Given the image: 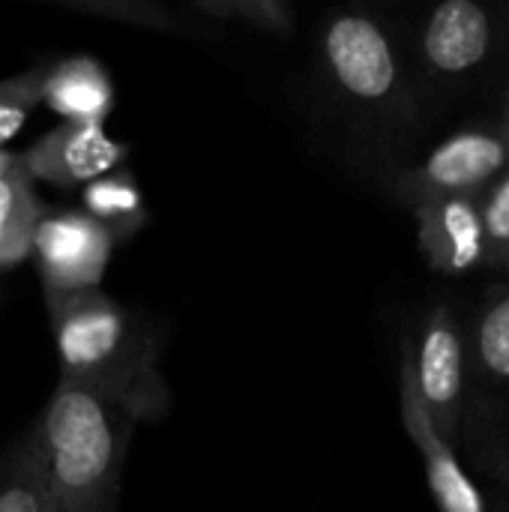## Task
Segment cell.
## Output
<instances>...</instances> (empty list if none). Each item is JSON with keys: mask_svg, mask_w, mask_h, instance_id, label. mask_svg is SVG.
<instances>
[{"mask_svg": "<svg viewBox=\"0 0 509 512\" xmlns=\"http://www.w3.org/2000/svg\"><path fill=\"white\" fill-rule=\"evenodd\" d=\"M171 405L156 366L117 378L57 381L30 435L48 512H114L123 462L141 420Z\"/></svg>", "mask_w": 509, "mask_h": 512, "instance_id": "cell-1", "label": "cell"}, {"mask_svg": "<svg viewBox=\"0 0 509 512\" xmlns=\"http://www.w3.org/2000/svg\"><path fill=\"white\" fill-rule=\"evenodd\" d=\"M60 381H96L156 366L147 336H138L126 312L99 288L45 294Z\"/></svg>", "mask_w": 509, "mask_h": 512, "instance_id": "cell-2", "label": "cell"}, {"mask_svg": "<svg viewBox=\"0 0 509 512\" xmlns=\"http://www.w3.org/2000/svg\"><path fill=\"white\" fill-rule=\"evenodd\" d=\"M117 237L87 213L57 210L39 216L30 255L39 264L45 294H69L99 288Z\"/></svg>", "mask_w": 509, "mask_h": 512, "instance_id": "cell-3", "label": "cell"}, {"mask_svg": "<svg viewBox=\"0 0 509 512\" xmlns=\"http://www.w3.org/2000/svg\"><path fill=\"white\" fill-rule=\"evenodd\" d=\"M21 159L30 180L75 189L117 171L126 159V144L111 138L102 123H60L21 153Z\"/></svg>", "mask_w": 509, "mask_h": 512, "instance_id": "cell-4", "label": "cell"}, {"mask_svg": "<svg viewBox=\"0 0 509 512\" xmlns=\"http://www.w3.org/2000/svg\"><path fill=\"white\" fill-rule=\"evenodd\" d=\"M324 60L336 84L354 99L381 102L396 87L393 48L372 18H333L324 30Z\"/></svg>", "mask_w": 509, "mask_h": 512, "instance_id": "cell-5", "label": "cell"}, {"mask_svg": "<svg viewBox=\"0 0 509 512\" xmlns=\"http://www.w3.org/2000/svg\"><path fill=\"white\" fill-rule=\"evenodd\" d=\"M402 414L408 423V432L414 438V444L423 453L426 462V474H429V489L438 501L441 512H486L483 498L477 492V486L471 483V477L459 468L453 450L441 441L438 429L432 426L423 399L417 393V381H414V363L408 360L402 366Z\"/></svg>", "mask_w": 509, "mask_h": 512, "instance_id": "cell-6", "label": "cell"}, {"mask_svg": "<svg viewBox=\"0 0 509 512\" xmlns=\"http://www.w3.org/2000/svg\"><path fill=\"white\" fill-rule=\"evenodd\" d=\"M420 246L435 270L462 273L483 258V222L474 201L462 195L429 198L420 207Z\"/></svg>", "mask_w": 509, "mask_h": 512, "instance_id": "cell-7", "label": "cell"}, {"mask_svg": "<svg viewBox=\"0 0 509 512\" xmlns=\"http://www.w3.org/2000/svg\"><path fill=\"white\" fill-rule=\"evenodd\" d=\"M507 162V147L501 138L483 132H465L447 138L420 168L417 180L429 198H447L468 189H477L495 177Z\"/></svg>", "mask_w": 509, "mask_h": 512, "instance_id": "cell-8", "label": "cell"}, {"mask_svg": "<svg viewBox=\"0 0 509 512\" xmlns=\"http://www.w3.org/2000/svg\"><path fill=\"white\" fill-rule=\"evenodd\" d=\"M39 102L63 117V123H102L114 108V87L93 57H66L42 66Z\"/></svg>", "mask_w": 509, "mask_h": 512, "instance_id": "cell-9", "label": "cell"}, {"mask_svg": "<svg viewBox=\"0 0 509 512\" xmlns=\"http://www.w3.org/2000/svg\"><path fill=\"white\" fill-rule=\"evenodd\" d=\"M414 381H417L423 408L432 426L438 429L441 420H447V414L456 408L459 390H462V345H459V333L447 309H441L426 330V339L420 345V357L414 366Z\"/></svg>", "mask_w": 509, "mask_h": 512, "instance_id": "cell-10", "label": "cell"}, {"mask_svg": "<svg viewBox=\"0 0 509 512\" xmlns=\"http://www.w3.org/2000/svg\"><path fill=\"white\" fill-rule=\"evenodd\" d=\"M489 36V18L477 3L447 0L435 9L423 36V48L432 66L441 72H462L480 63L489 48Z\"/></svg>", "mask_w": 509, "mask_h": 512, "instance_id": "cell-11", "label": "cell"}, {"mask_svg": "<svg viewBox=\"0 0 509 512\" xmlns=\"http://www.w3.org/2000/svg\"><path fill=\"white\" fill-rule=\"evenodd\" d=\"M84 210L90 219H96L102 228H108L117 240L141 231L147 225V204L138 189V183L126 171H111L81 192Z\"/></svg>", "mask_w": 509, "mask_h": 512, "instance_id": "cell-12", "label": "cell"}, {"mask_svg": "<svg viewBox=\"0 0 509 512\" xmlns=\"http://www.w3.org/2000/svg\"><path fill=\"white\" fill-rule=\"evenodd\" d=\"M42 216V204L33 192V180L24 168L0 177V267H12L30 255L33 228Z\"/></svg>", "mask_w": 509, "mask_h": 512, "instance_id": "cell-13", "label": "cell"}, {"mask_svg": "<svg viewBox=\"0 0 509 512\" xmlns=\"http://www.w3.org/2000/svg\"><path fill=\"white\" fill-rule=\"evenodd\" d=\"M0 512H48L30 438L9 456L6 468L0 471Z\"/></svg>", "mask_w": 509, "mask_h": 512, "instance_id": "cell-14", "label": "cell"}, {"mask_svg": "<svg viewBox=\"0 0 509 512\" xmlns=\"http://www.w3.org/2000/svg\"><path fill=\"white\" fill-rule=\"evenodd\" d=\"M192 9L222 21H243L276 36H288L294 15L282 0H195Z\"/></svg>", "mask_w": 509, "mask_h": 512, "instance_id": "cell-15", "label": "cell"}, {"mask_svg": "<svg viewBox=\"0 0 509 512\" xmlns=\"http://www.w3.org/2000/svg\"><path fill=\"white\" fill-rule=\"evenodd\" d=\"M39 90H42V66L0 81V150L21 132V126L39 105Z\"/></svg>", "mask_w": 509, "mask_h": 512, "instance_id": "cell-16", "label": "cell"}, {"mask_svg": "<svg viewBox=\"0 0 509 512\" xmlns=\"http://www.w3.org/2000/svg\"><path fill=\"white\" fill-rule=\"evenodd\" d=\"M60 6L78 9V12H90V15L117 18V21L138 24V27L177 30V18L165 6H156V3H138V0H66Z\"/></svg>", "mask_w": 509, "mask_h": 512, "instance_id": "cell-17", "label": "cell"}, {"mask_svg": "<svg viewBox=\"0 0 509 512\" xmlns=\"http://www.w3.org/2000/svg\"><path fill=\"white\" fill-rule=\"evenodd\" d=\"M480 354L489 372L509 378V294H504L498 303H492V309L483 318Z\"/></svg>", "mask_w": 509, "mask_h": 512, "instance_id": "cell-18", "label": "cell"}, {"mask_svg": "<svg viewBox=\"0 0 509 512\" xmlns=\"http://www.w3.org/2000/svg\"><path fill=\"white\" fill-rule=\"evenodd\" d=\"M480 222H483V243L492 249V255L509 258V177L486 201Z\"/></svg>", "mask_w": 509, "mask_h": 512, "instance_id": "cell-19", "label": "cell"}, {"mask_svg": "<svg viewBox=\"0 0 509 512\" xmlns=\"http://www.w3.org/2000/svg\"><path fill=\"white\" fill-rule=\"evenodd\" d=\"M18 168H24V159H21L18 153L0 150V177H6V174H12V171H18Z\"/></svg>", "mask_w": 509, "mask_h": 512, "instance_id": "cell-20", "label": "cell"}]
</instances>
